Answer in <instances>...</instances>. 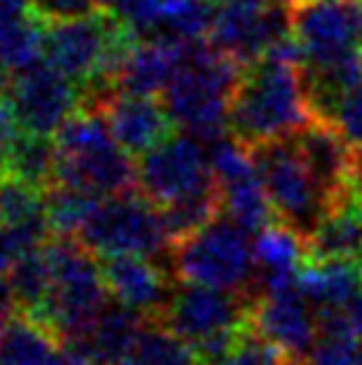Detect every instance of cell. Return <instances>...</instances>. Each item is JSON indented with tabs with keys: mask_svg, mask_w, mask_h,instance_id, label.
Masks as SVG:
<instances>
[{
	"mask_svg": "<svg viewBox=\"0 0 362 365\" xmlns=\"http://www.w3.org/2000/svg\"><path fill=\"white\" fill-rule=\"evenodd\" d=\"M21 133H24V128H21L19 112H16V107L11 102L9 91H0V176H6L9 158Z\"/></svg>",
	"mask_w": 362,
	"mask_h": 365,
	"instance_id": "obj_31",
	"label": "cell"
},
{
	"mask_svg": "<svg viewBox=\"0 0 362 365\" xmlns=\"http://www.w3.org/2000/svg\"><path fill=\"white\" fill-rule=\"evenodd\" d=\"M6 176H16L41 190H48L56 179V139L46 133L24 131L9 158Z\"/></svg>",
	"mask_w": 362,
	"mask_h": 365,
	"instance_id": "obj_23",
	"label": "cell"
},
{
	"mask_svg": "<svg viewBox=\"0 0 362 365\" xmlns=\"http://www.w3.org/2000/svg\"><path fill=\"white\" fill-rule=\"evenodd\" d=\"M9 280L19 304V314H27L32 320H41L51 296V262L46 254V243L32 248L30 254L14 262L9 269Z\"/></svg>",
	"mask_w": 362,
	"mask_h": 365,
	"instance_id": "obj_22",
	"label": "cell"
},
{
	"mask_svg": "<svg viewBox=\"0 0 362 365\" xmlns=\"http://www.w3.org/2000/svg\"><path fill=\"white\" fill-rule=\"evenodd\" d=\"M291 35L288 0H213L211 43L251 64Z\"/></svg>",
	"mask_w": 362,
	"mask_h": 365,
	"instance_id": "obj_12",
	"label": "cell"
},
{
	"mask_svg": "<svg viewBox=\"0 0 362 365\" xmlns=\"http://www.w3.org/2000/svg\"><path fill=\"white\" fill-rule=\"evenodd\" d=\"M296 285L312 302L314 309H341L362 294V262L306 259Z\"/></svg>",
	"mask_w": 362,
	"mask_h": 365,
	"instance_id": "obj_21",
	"label": "cell"
},
{
	"mask_svg": "<svg viewBox=\"0 0 362 365\" xmlns=\"http://www.w3.org/2000/svg\"><path fill=\"white\" fill-rule=\"evenodd\" d=\"M200 365H296L288 360V355L272 344L269 339L256 334L251 325H245L240 336L227 355L213 357V360H200Z\"/></svg>",
	"mask_w": 362,
	"mask_h": 365,
	"instance_id": "obj_27",
	"label": "cell"
},
{
	"mask_svg": "<svg viewBox=\"0 0 362 365\" xmlns=\"http://www.w3.org/2000/svg\"><path fill=\"white\" fill-rule=\"evenodd\" d=\"M162 3L165 0H101V11H107L112 19L131 27L139 38H147L160 19Z\"/></svg>",
	"mask_w": 362,
	"mask_h": 365,
	"instance_id": "obj_29",
	"label": "cell"
},
{
	"mask_svg": "<svg viewBox=\"0 0 362 365\" xmlns=\"http://www.w3.org/2000/svg\"><path fill=\"white\" fill-rule=\"evenodd\" d=\"M256 296L240 291H224L213 285L197 283H173L168 304L162 307L160 320L173 334L187 339L200 360L227 355L234 339L248 325L251 307Z\"/></svg>",
	"mask_w": 362,
	"mask_h": 365,
	"instance_id": "obj_5",
	"label": "cell"
},
{
	"mask_svg": "<svg viewBox=\"0 0 362 365\" xmlns=\"http://www.w3.org/2000/svg\"><path fill=\"white\" fill-rule=\"evenodd\" d=\"M242 64L205 41L187 43L181 64L168 88L162 91L165 110L173 125L211 144L229 133L232 96L240 81Z\"/></svg>",
	"mask_w": 362,
	"mask_h": 365,
	"instance_id": "obj_2",
	"label": "cell"
},
{
	"mask_svg": "<svg viewBox=\"0 0 362 365\" xmlns=\"http://www.w3.org/2000/svg\"><path fill=\"white\" fill-rule=\"evenodd\" d=\"M136 173L139 190L160 208L216 190L208 147L192 133H171L155 150L141 155Z\"/></svg>",
	"mask_w": 362,
	"mask_h": 365,
	"instance_id": "obj_10",
	"label": "cell"
},
{
	"mask_svg": "<svg viewBox=\"0 0 362 365\" xmlns=\"http://www.w3.org/2000/svg\"><path fill=\"white\" fill-rule=\"evenodd\" d=\"M306 254V237L282 222L267 224L253 237V262H256V294L291 288L299 280Z\"/></svg>",
	"mask_w": 362,
	"mask_h": 365,
	"instance_id": "obj_18",
	"label": "cell"
},
{
	"mask_svg": "<svg viewBox=\"0 0 362 365\" xmlns=\"http://www.w3.org/2000/svg\"><path fill=\"white\" fill-rule=\"evenodd\" d=\"M328 120L336 123L338 131L346 136V142L362 155V83L343 93Z\"/></svg>",
	"mask_w": 362,
	"mask_h": 365,
	"instance_id": "obj_30",
	"label": "cell"
},
{
	"mask_svg": "<svg viewBox=\"0 0 362 365\" xmlns=\"http://www.w3.org/2000/svg\"><path fill=\"white\" fill-rule=\"evenodd\" d=\"M346 314H349V323H352V331L357 334V339L362 341V294L354 299L352 304H346Z\"/></svg>",
	"mask_w": 362,
	"mask_h": 365,
	"instance_id": "obj_34",
	"label": "cell"
},
{
	"mask_svg": "<svg viewBox=\"0 0 362 365\" xmlns=\"http://www.w3.org/2000/svg\"><path fill=\"white\" fill-rule=\"evenodd\" d=\"M205 147H208L213 176L219 184L224 216L240 224L245 232H259L274 222L277 216L251 147H245L232 133H224Z\"/></svg>",
	"mask_w": 362,
	"mask_h": 365,
	"instance_id": "obj_11",
	"label": "cell"
},
{
	"mask_svg": "<svg viewBox=\"0 0 362 365\" xmlns=\"http://www.w3.org/2000/svg\"><path fill=\"white\" fill-rule=\"evenodd\" d=\"M78 240L99 259L139 254L160 262L171 256L173 248L160 205L152 203L139 187L99 197L78 232Z\"/></svg>",
	"mask_w": 362,
	"mask_h": 365,
	"instance_id": "obj_7",
	"label": "cell"
},
{
	"mask_svg": "<svg viewBox=\"0 0 362 365\" xmlns=\"http://www.w3.org/2000/svg\"><path fill=\"white\" fill-rule=\"evenodd\" d=\"M101 264H104V280L115 302L136 309L144 317H160L176 283L168 277V267H162L152 256L139 254L110 256L101 259Z\"/></svg>",
	"mask_w": 362,
	"mask_h": 365,
	"instance_id": "obj_16",
	"label": "cell"
},
{
	"mask_svg": "<svg viewBox=\"0 0 362 365\" xmlns=\"http://www.w3.org/2000/svg\"><path fill=\"white\" fill-rule=\"evenodd\" d=\"M309 304L312 302L299 291V285L262 291L253 299L248 325L282 349L291 363H306L320 331L317 309L312 312Z\"/></svg>",
	"mask_w": 362,
	"mask_h": 365,
	"instance_id": "obj_14",
	"label": "cell"
},
{
	"mask_svg": "<svg viewBox=\"0 0 362 365\" xmlns=\"http://www.w3.org/2000/svg\"><path fill=\"white\" fill-rule=\"evenodd\" d=\"M46 254L53 280L41 323L70 344L81 339L96 314L110 304L104 264L78 237H51L46 240Z\"/></svg>",
	"mask_w": 362,
	"mask_h": 365,
	"instance_id": "obj_4",
	"label": "cell"
},
{
	"mask_svg": "<svg viewBox=\"0 0 362 365\" xmlns=\"http://www.w3.org/2000/svg\"><path fill=\"white\" fill-rule=\"evenodd\" d=\"M9 96L24 131L53 136L83 104V88L46 59L30 64L9 81Z\"/></svg>",
	"mask_w": 362,
	"mask_h": 365,
	"instance_id": "obj_13",
	"label": "cell"
},
{
	"mask_svg": "<svg viewBox=\"0 0 362 365\" xmlns=\"http://www.w3.org/2000/svg\"><path fill=\"white\" fill-rule=\"evenodd\" d=\"M184 46L160 38H139L125 53L120 70L115 75V88L128 93L157 96L168 88L181 64Z\"/></svg>",
	"mask_w": 362,
	"mask_h": 365,
	"instance_id": "obj_20",
	"label": "cell"
},
{
	"mask_svg": "<svg viewBox=\"0 0 362 365\" xmlns=\"http://www.w3.org/2000/svg\"><path fill=\"white\" fill-rule=\"evenodd\" d=\"M96 195L72 184H51L46 190V222L53 237H78L86 219L96 205Z\"/></svg>",
	"mask_w": 362,
	"mask_h": 365,
	"instance_id": "obj_25",
	"label": "cell"
},
{
	"mask_svg": "<svg viewBox=\"0 0 362 365\" xmlns=\"http://www.w3.org/2000/svg\"><path fill=\"white\" fill-rule=\"evenodd\" d=\"M48 224H0V272H9L14 262L46 243Z\"/></svg>",
	"mask_w": 362,
	"mask_h": 365,
	"instance_id": "obj_28",
	"label": "cell"
},
{
	"mask_svg": "<svg viewBox=\"0 0 362 365\" xmlns=\"http://www.w3.org/2000/svg\"><path fill=\"white\" fill-rule=\"evenodd\" d=\"M131 360L136 365H200L197 349L155 317H147Z\"/></svg>",
	"mask_w": 362,
	"mask_h": 365,
	"instance_id": "obj_24",
	"label": "cell"
},
{
	"mask_svg": "<svg viewBox=\"0 0 362 365\" xmlns=\"http://www.w3.org/2000/svg\"><path fill=\"white\" fill-rule=\"evenodd\" d=\"M0 224H48L46 190L16 176H0Z\"/></svg>",
	"mask_w": 362,
	"mask_h": 365,
	"instance_id": "obj_26",
	"label": "cell"
},
{
	"mask_svg": "<svg viewBox=\"0 0 362 365\" xmlns=\"http://www.w3.org/2000/svg\"><path fill=\"white\" fill-rule=\"evenodd\" d=\"M251 150L277 222L288 224L304 237H309L317 230V224L325 219L328 203L304 160L296 136L274 139Z\"/></svg>",
	"mask_w": 362,
	"mask_h": 365,
	"instance_id": "obj_9",
	"label": "cell"
},
{
	"mask_svg": "<svg viewBox=\"0 0 362 365\" xmlns=\"http://www.w3.org/2000/svg\"><path fill=\"white\" fill-rule=\"evenodd\" d=\"M19 314V304H16V296L11 288L9 272H0V331Z\"/></svg>",
	"mask_w": 362,
	"mask_h": 365,
	"instance_id": "obj_33",
	"label": "cell"
},
{
	"mask_svg": "<svg viewBox=\"0 0 362 365\" xmlns=\"http://www.w3.org/2000/svg\"><path fill=\"white\" fill-rule=\"evenodd\" d=\"M99 110L104 112L115 139L136 160L165 142L176 128L165 110V102H160L157 96L115 91L99 104Z\"/></svg>",
	"mask_w": 362,
	"mask_h": 365,
	"instance_id": "obj_15",
	"label": "cell"
},
{
	"mask_svg": "<svg viewBox=\"0 0 362 365\" xmlns=\"http://www.w3.org/2000/svg\"><path fill=\"white\" fill-rule=\"evenodd\" d=\"M46 19L32 3L0 0V83L9 86L16 72L43 59Z\"/></svg>",
	"mask_w": 362,
	"mask_h": 365,
	"instance_id": "obj_19",
	"label": "cell"
},
{
	"mask_svg": "<svg viewBox=\"0 0 362 365\" xmlns=\"http://www.w3.org/2000/svg\"><path fill=\"white\" fill-rule=\"evenodd\" d=\"M288 21L306 70L362 56V0H288Z\"/></svg>",
	"mask_w": 362,
	"mask_h": 365,
	"instance_id": "obj_8",
	"label": "cell"
},
{
	"mask_svg": "<svg viewBox=\"0 0 362 365\" xmlns=\"http://www.w3.org/2000/svg\"><path fill=\"white\" fill-rule=\"evenodd\" d=\"M56 139V179L96 197L139 187L136 158L123 150L99 107L81 104L64 120Z\"/></svg>",
	"mask_w": 362,
	"mask_h": 365,
	"instance_id": "obj_3",
	"label": "cell"
},
{
	"mask_svg": "<svg viewBox=\"0 0 362 365\" xmlns=\"http://www.w3.org/2000/svg\"><path fill=\"white\" fill-rule=\"evenodd\" d=\"M314 118L304 78V53L291 35L256 61L242 64L232 96L229 133L245 147L296 136Z\"/></svg>",
	"mask_w": 362,
	"mask_h": 365,
	"instance_id": "obj_1",
	"label": "cell"
},
{
	"mask_svg": "<svg viewBox=\"0 0 362 365\" xmlns=\"http://www.w3.org/2000/svg\"><path fill=\"white\" fill-rule=\"evenodd\" d=\"M118 365H136L133 360H125V363H118Z\"/></svg>",
	"mask_w": 362,
	"mask_h": 365,
	"instance_id": "obj_35",
	"label": "cell"
},
{
	"mask_svg": "<svg viewBox=\"0 0 362 365\" xmlns=\"http://www.w3.org/2000/svg\"><path fill=\"white\" fill-rule=\"evenodd\" d=\"M245 230L227 216H216L197 232L176 240L171 248V277L181 283L213 285L224 291L256 296L253 243Z\"/></svg>",
	"mask_w": 362,
	"mask_h": 365,
	"instance_id": "obj_6",
	"label": "cell"
},
{
	"mask_svg": "<svg viewBox=\"0 0 362 365\" xmlns=\"http://www.w3.org/2000/svg\"><path fill=\"white\" fill-rule=\"evenodd\" d=\"M147 323V317L136 309L123 307L120 302L110 299V304L104 307L96 320L88 325V331L70 341L67 346L78 349L90 365H118L133 357L136 341H139L141 328Z\"/></svg>",
	"mask_w": 362,
	"mask_h": 365,
	"instance_id": "obj_17",
	"label": "cell"
},
{
	"mask_svg": "<svg viewBox=\"0 0 362 365\" xmlns=\"http://www.w3.org/2000/svg\"><path fill=\"white\" fill-rule=\"evenodd\" d=\"M32 9L46 21H56L93 14L101 9V0H32Z\"/></svg>",
	"mask_w": 362,
	"mask_h": 365,
	"instance_id": "obj_32",
	"label": "cell"
}]
</instances>
